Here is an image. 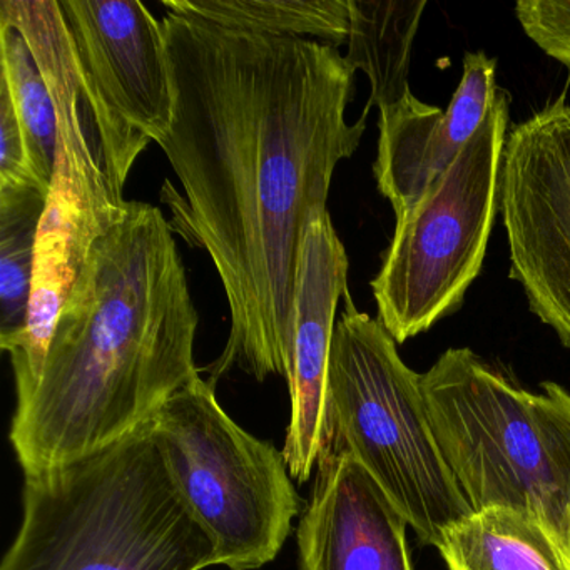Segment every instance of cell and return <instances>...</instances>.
<instances>
[{
    "label": "cell",
    "mask_w": 570,
    "mask_h": 570,
    "mask_svg": "<svg viewBox=\"0 0 570 570\" xmlns=\"http://www.w3.org/2000/svg\"><path fill=\"white\" fill-rule=\"evenodd\" d=\"M161 22L175 105L158 145L185 189L166 181L161 199L173 232L212 258L232 322L208 383L235 368L288 380L303 246L366 129L368 112L346 119L355 71L313 39Z\"/></svg>",
    "instance_id": "cell-1"
},
{
    "label": "cell",
    "mask_w": 570,
    "mask_h": 570,
    "mask_svg": "<svg viewBox=\"0 0 570 570\" xmlns=\"http://www.w3.org/2000/svg\"><path fill=\"white\" fill-rule=\"evenodd\" d=\"M497 61L485 52L463 58L459 88L445 111L425 105L410 92L380 109L379 191L389 199L395 218L415 206L462 155L495 99Z\"/></svg>",
    "instance_id": "cell-13"
},
{
    "label": "cell",
    "mask_w": 570,
    "mask_h": 570,
    "mask_svg": "<svg viewBox=\"0 0 570 570\" xmlns=\"http://www.w3.org/2000/svg\"><path fill=\"white\" fill-rule=\"evenodd\" d=\"M51 189H0V342L24 328L35 279L36 243Z\"/></svg>",
    "instance_id": "cell-17"
},
{
    "label": "cell",
    "mask_w": 570,
    "mask_h": 570,
    "mask_svg": "<svg viewBox=\"0 0 570 570\" xmlns=\"http://www.w3.org/2000/svg\"><path fill=\"white\" fill-rule=\"evenodd\" d=\"M0 22L24 36L58 112V155L36 243L28 320L18 335L0 342L11 356L16 395L26 396L41 376L52 333L79 273L129 202L112 168L98 108L59 0H2Z\"/></svg>",
    "instance_id": "cell-4"
},
{
    "label": "cell",
    "mask_w": 570,
    "mask_h": 570,
    "mask_svg": "<svg viewBox=\"0 0 570 570\" xmlns=\"http://www.w3.org/2000/svg\"><path fill=\"white\" fill-rule=\"evenodd\" d=\"M510 98L497 89L479 131L449 171L396 219L372 289L379 322L396 343L455 312L479 278L500 212Z\"/></svg>",
    "instance_id": "cell-8"
},
{
    "label": "cell",
    "mask_w": 570,
    "mask_h": 570,
    "mask_svg": "<svg viewBox=\"0 0 570 570\" xmlns=\"http://www.w3.org/2000/svg\"><path fill=\"white\" fill-rule=\"evenodd\" d=\"M348 293V255L328 215L316 219L303 246L293 326L289 399L292 415L283 455L293 480L308 482L332 445L328 366L335 315Z\"/></svg>",
    "instance_id": "cell-11"
},
{
    "label": "cell",
    "mask_w": 570,
    "mask_h": 570,
    "mask_svg": "<svg viewBox=\"0 0 570 570\" xmlns=\"http://www.w3.org/2000/svg\"><path fill=\"white\" fill-rule=\"evenodd\" d=\"M425 8V0H350L345 59L353 71L365 72L372 86L363 112H370L373 106L390 108L412 92L410 58Z\"/></svg>",
    "instance_id": "cell-15"
},
{
    "label": "cell",
    "mask_w": 570,
    "mask_h": 570,
    "mask_svg": "<svg viewBox=\"0 0 570 570\" xmlns=\"http://www.w3.org/2000/svg\"><path fill=\"white\" fill-rule=\"evenodd\" d=\"M515 18L527 38L570 72V0H519Z\"/></svg>",
    "instance_id": "cell-19"
},
{
    "label": "cell",
    "mask_w": 570,
    "mask_h": 570,
    "mask_svg": "<svg viewBox=\"0 0 570 570\" xmlns=\"http://www.w3.org/2000/svg\"><path fill=\"white\" fill-rule=\"evenodd\" d=\"M22 186L51 189L32 165L18 109L8 86L0 81V189Z\"/></svg>",
    "instance_id": "cell-20"
},
{
    "label": "cell",
    "mask_w": 570,
    "mask_h": 570,
    "mask_svg": "<svg viewBox=\"0 0 570 570\" xmlns=\"http://www.w3.org/2000/svg\"><path fill=\"white\" fill-rule=\"evenodd\" d=\"M168 12L276 38L348 41L350 0H163Z\"/></svg>",
    "instance_id": "cell-16"
},
{
    "label": "cell",
    "mask_w": 570,
    "mask_h": 570,
    "mask_svg": "<svg viewBox=\"0 0 570 570\" xmlns=\"http://www.w3.org/2000/svg\"><path fill=\"white\" fill-rule=\"evenodd\" d=\"M0 81L8 86L18 109L32 165L51 185L58 155V112L28 41L6 22H0Z\"/></svg>",
    "instance_id": "cell-18"
},
{
    "label": "cell",
    "mask_w": 570,
    "mask_h": 570,
    "mask_svg": "<svg viewBox=\"0 0 570 570\" xmlns=\"http://www.w3.org/2000/svg\"><path fill=\"white\" fill-rule=\"evenodd\" d=\"M436 549L449 570H570L537 520L505 507L475 510L450 527Z\"/></svg>",
    "instance_id": "cell-14"
},
{
    "label": "cell",
    "mask_w": 570,
    "mask_h": 570,
    "mask_svg": "<svg viewBox=\"0 0 570 570\" xmlns=\"http://www.w3.org/2000/svg\"><path fill=\"white\" fill-rule=\"evenodd\" d=\"M500 213L510 278L570 348V102L566 92L510 129Z\"/></svg>",
    "instance_id": "cell-9"
},
{
    "label": "cell",
    "mask_w": 570,
    "mask_h": 570,
    "mask_svg": "<svg viewBox=\"0 0 570 570\" xmlns=\"http://www.w3.org/2000/svg\"><path fill=\"white\" fill-rule=\"evenodd\" d=\"M296 527L298 570H413L405 519L368 470L332 440Z\"/></svg>",
    "instance_id": "cell-12"
},
{
    "label": "cell",
    "mask_w": 570,
    "mask_h": 570,
    "mask_svg": "<svg viewBox=\"0 0 570 570\" xmlns=\"http://www.w3.org/2000/svg\"><path fill=\"white\" fill-rule=\"evenodd\" d=\"M343 299L328 366L333 440L368 470L420 542L439 547L473 509L436 442L422 375L379 318L358 312L350 292Z\"/></svg>",
    "instance_id": "cell-6"
},
{
    "label": "cell",
    "mask_w": 570,
    "mask_h": 570,
    "mask_svg": "<svg viewBox=\"0 0 570 570\" xmlns=\"http://www.w3.org/2000/svg\"><path fill=\"white\" fill-rule=\"evenodd\" d=\"M436 442L473 512L532 517L570 562V393L529 392L469 348H450L422 375Z\"/></svg>",
    "instance_id": "cell-5"
},
{
    "label": "cell",
    "mask_w": 570,
    "mask_h": 570,
    "mask_svg": "<svg viewBox=\"0 0 570 570\" xmlns=\"http://www.w3.org/2000/svg\"><path fill=\"white\" fill-rule=\"evenodd\" d=\"M151 426L179 495L215 546L216 566L258 570L275 560L302 510L282 450L242 429L202 376Z\"/></svg>",
    "instance_id": "cell-7"
},
{
    "label": "cell",
    "mask_w": 570,
    "mask_h": 570,
    "mask_svg": "<svg viewBox=\"0 0 570 570\" xmlns=\"http://www.w3.org/2000/svg\"><path fill=\"white\" fill-rule=\"evenodd\" d=\"M215 546L179 495L151 422L99 452L24 473L0 570H205Z\"/></svg>",
    "instance_id": "cell-3"
},
{
    "label": "cell",
    "mask_w": 570,
    "mask_h": 570,
    "mask_svg": "<svg viewBox=\"0 0 570 570\" xmlns=\"http://www.w3.org/2000/svg\"><path fill=\"white\" fill-rule=\"evenodd\" d=\"M82 75L98 108L109 158L126 185L173 119L163 22L139 0H59Z\"/></svg>",
    "instance_id": "cell-10"
},
{
    "label": "cell",
    "mask_w": 570,
    "mask_h": 570,
    "mask_svg": "<svg viewBox=\"0 0 570 570\" xmlns=\"http://www.w3.org/2000/svg\"><path fill=\"white\" fill-rule=\"evenodd\" d=\"M198 325L171 225L156 206L129 202L92 248L41 376L16 405L9 440L22 472L82 459L148 425L202 376Z\"/></svg>",
    "instance_id": "cell-2"
}]
</instances>
